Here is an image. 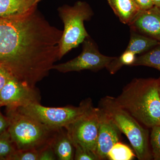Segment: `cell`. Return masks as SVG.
Listing matches in <instances>:
<instances>
[{"mask_svg": "<svg viewBox=\"0 0 160 160\" xmlns=\"http://www.w3.org/2000/svg\"><path fill=\"white\" fill-rule=\"evenodd\" d=\"M150 134V145L152 158L160 160V126L152 128Z\"/></svg>", "mask_w": 160, "mask_h": 160, "instance_id": "d6986e66", "label": "cell"}, {"mask_svg": "<svg viewBox=\"0 0 160 160\" xmlns=\"http://www.w3.org/2000/svg\"><path fill=\"white\" fill-rule=\"evenodd\" d=\"M9 121L8 117H5L0 112V135L8 131Z\"/></svg>", "mask_w": 160, "mask_h": 160, "instance_id": "d4e9b609", "label": "cell"}, {"mask_svg": "<svg viewBox=\"0 0 160 160\" xmlns=\"http://www.w3.org/2000/svg\"><path fill=\"white\" fill-rule=\"evenodd\" d=\"M159 93L160 98V77L159 78Z\"/></svg>", "mask_w": 160, "mask_h": 160, "instance_id": "4316f807", "label": "cell"}, {"mask_svg": "<svg viewBox=\"0 0 160 160\" xmlns=\"http://www.w3.org/2000/svg\"><path fill=\"white\" fill-rule=\"evenodd\" d=\"M98 108L104 111L128 139L139 160L152 159L149 146V131L119 106L114 97L102 98Z\"/></svg>", "mask_w": 160, "mask_h": 160, "instance_id": "7a4b0ae2", "label": "cell"}, {"mask_svg": "<svg viewBox=\"0 0 160 160\" xmlns=\"http://www.w3.org/2000/svg\"><path fill=\"white\" fill-rule=\"evenodd\" d=\"M74 159L75 160H99L95 152L79 145H74Z\"/></svg>", "mask_w": 160, "mask_h": 160, "instance_id": "44dd1931", "label": "cell"}, {"mask_svg": "<svg viewBox=\"0 0 160 160\" xmlns=\"http://www.w3.org/2000/svg\"><path fill=\"white\" fill-rule=\"evenodd\" d=\"M11 76H12L6 67L0 63V92Z\"/></svg>", "mask_w": 160, "mask_h": 160, "instance_id": "603a6c76", "label": "cell"}, {"mask_svg": "<svg viewBox=\"0 0 160 160\" xmlns=\"http://www.w3.org/2000/svg\"><path fill=\"white\" fill-rule=\"evenodd\" d=\"M134 157V152L129 146L120 142L112 146L107 155L110 160H131Z\"/></svg>", "mask_w": 160, "mask_h": 160, "instance_id": "e0dca14e", "label": "cell"}, {"mask_svg": "<svg viewBox=\"0 0 160 160\" xmlns=\"http://www.w3.org/2000/svg\"><path fill=\"white\" fill-rule=\"evenodd\" d=\"M37 5L36 0H0V18L25 14Z\"/></svg>", "mask_w": 160, "mask_h": 160, "instance_id": "4fadbf2b", "label": "cell"}, {"mask_svg": "<svg viewBox=\"0 0 160 160\" xmlns=\"http://www.w3.org/2000/svg\"><path fill=\"white\" fill-rule=\"evenodd\" d=\"M152 1L154 6H156L160 8V0H152Z\"/></svg>", "mask_w": 160, "mask_h": 160, "instance_id": "484cf974", "label": "cell"}, {"mask_svg": "<svg viewBox=\"0 0 160 160\" xmlns=\"http://www.w3.org/2000/svg\"><path fill=\"white\" fill-rule=\"evenodd\" d=\"M160 44L158 41L131 30L130 40L126 49L136 55L149 51Z\"/></svg>", "mask_w": 160, "mask_h": 160, "instance_id": "5bb4252c", "label": "cell"}, {"mask_svg": "<svg viewBox=\"0 0 160 160\" xmlns=\"http://www.w3.org/2000/svg\"><path fill=\"white\" fill-rule=\"evenodd\" d=\"M41 1V0H36V4H38V3Z\"/></svg>", "mask_w": 160, "mask_h": 160, "instance_id": "83f0119b", "label": "cell"}, {"mask_svg": "<svg viewBox=\"0 0 160 160\" xmlns=\"http://www.w3.org/2000/svg\"><path fill=\"white\" fill-rule=\"evenodd\" d=\"M129 26L131 30L160 43V8L154 6L147 10H141Z\"/></svg>", "mask_w": 160, "mask_h": 160, "instance_id": "30bf717a", "label": "cell"}, {"mask_svg": "<svg viewBox=\"0 0 160 160\" xmlns=\"http://www.w3.org/2000/svg\"><path fill=\"white\" fill-rule=\"evenodd\" d=\"M17 149L8 131L0 135V160H9Z\"/></svg>", "mask_w": 160, "mask_h": 160, "instance_id": "ac0fdd59", "label": "cell"}, {"mask_svg": "<svg viewBox=\"0 0 160 160\" xmlns=\"http://www.w3.org/2000/svg\"><path fill=\"white\" fill-rule=\"evenodd\" d=\"M99 127V109L92 105L65 129L73 146L80 145L96 153Z\"/></svg>", "mask_w": 160, "mask_h": 160, "instance_id": "52a82bcc", "label": "cell"}, {"mask_svg": "<svg viewBox=\"0 0 160 160\" xmlns=\"http://www.w3.org/2000/svg\"><path fill=\"white\" fill-rule=\"evenodd\" d=\"M8 131L19 150L42 149L51 142L58 130L50 129L34 118L17 110H8Z\"/></svg>", "mask_w": 160, "mask_h": 160, "instance_id": "3957f363", "label": "cell"}, {"mask_svg": "<svg viewBox=\"0 0 160 160\" xmlns=\"http://www.w3.org/2000/svg\"><path fill=\"white\" fill-rule=\"evenodd\" d=\"M51 144L57 159H74V146L65 128H62L56 132Z\"/></svg>", "mask_w": 160, "mask_h": 160, "instance_id": "8fae6325", "label": "cell"}, {"mask_svg": "<svg viewBox=\"0 0 160 160\" xmlns=\"http://www.w3.org/2000/svg\"><path fill=\"white\" fill-rule=\"evenodd\" d=\"M141 10H146L154 6L152 0H134Z\"/></svg>", "mask_w": 160, "mask_h": 160, "instance_id": "cb8c5ba5", "label": "cell"}, {"mask_svg": "<svg viewBox=\"0 0 160 160\" xmlns=\"http://www.w3.org/2000/svg\"><path fill=\"white\" fill-rule=\"evenodd\" d=\"M159 79L135 78L123 88L116 101L147 128L160 126Z\"/></svg>", "mask_w": 160, "mask_h": 160, "instance_id": "6da1fadb", "label": "cell"}, {"mask_svg": "<svg viewBox=\"0 0 160 160\" xmlns=\"http://www.w3.org/2000/svg\"><path fill=\"white\" fill-rule=\"evenodd\" d=\"M82 44V51L77 57L65 63L54 65L52 69L63 73L84 70L97 72L106 68L115 58L101 53L97 45L90 37L86 38Z\"/></svg>", "mask_w": 160, "mask_h": 160, "instance_id": "8992f818", "label": "cell"}, {"mask_svg": "<svg viewBox=\"0 0 160 160\" xmlns=\"http://www.w3.org/2000/svg\"><path fill=\"white\" fill-rule=\"evenodd\" d=\"M135 53L125 50L118 57H115L106 67L110 74L116 73L123 66H132L135 61L137 57Z\"/></svg>", "mask_w": 160, "mask_h": 160, "instance_id": "2e32d148", "label": "cell"}, {"mask_svg": "<svg viewBox=\"0 0 160 160\" xmlns=\"http://www.w3.org/2000/svg\"><path fill=\"white\" fill-rule=\"evenodd\" d=\"M41 96L36 87L11 76L0 92V107L14 110L34 103H40Z\"/></svg>", "mask_w": 160, "mask_h": 160, "instance_id": "ba28073f", "label": "cell"}, {"mask_svg": "<svg viewBox=\"0 0 160 160\" xmlns=\"http://www.w3.org/2000/svg\"><path fill=\"white\" fill-rule=\"evenodd\" d=\"M51 142L39 150L38 160H55L57 159L54 150L51 146Z\"/></svg>", "mask_w": 160, "mask_h": 160, "instance_id": "7402d4cb", "label": "cell"}, {"mask_svg": "<svg viewBox=\"0 0 160 160\" xmlns=\"http://www.w3.org/2000/svg\"><path fill=\"white\" fill-rule=\"evenodd\" d=\"M92 106V101L87 98L78 107H48L40 103H34L16 109L20 112L37 120L50 129L58 130L66 128Z\"/></svg>", "mask_w": 160, "mask_h": 160, "instance_id": "5b68a950", "label": "cell"}, {"mask_svg": "<svg viewBox=\"0 0 160 160\" xmlns=\"http://www.w3.org/2000/svg\"><path fill=\"white\" fill-rule=\"evenodd\" d=\"M132 66H147L160 72V44L137 57Z\"/></svg>", "mask_w": 160, "mask_h": 160, "instance_id": "9a60e30c", "label": "cell"}, {"mask_svg": "<svg viewBox=\"0 0 160 160\" xmlns=\"http://www.w3.org/2000/svg\"><path fill=\"white\" fill-rule=\"evenodd\" d=\"M99 109V127L96 153L99 160H105L107 158L108 152L112 146L119 142L121 132L108 116Z\"/></svg>", "mask_w": 160, "mask_h": 160, "instance_id": "9c48e42d", "label": "cell"}, {"mask_svg": "<svg viewBox=\"0 0 160 160\" xmlns=\"http://www.w3.org/2000/svg\"><path fill=\"white\" fill-rule=\"evenodd\" d=\"M58 11L64 27L59 44L60 60L89 37L84 22L90 20L93 12L89 4L83 1H78L72 6L64 5Z\"/></svg>", "mask_w": 160, "mask_h": 160, "instance_id": "277c9868", "label": "cell"}, {"mask_svg": "<svg viewBox=\"0 0 160 160\" xmlns=\"http://www.w3.org/2000/svg\"><path fill=\"white\" fill-rule=\"evenodd\" d=\"M120 22L129 26L141 10L134 0H106Z\"/></svg>", "mask_w": 160, "mask_h": 160, "instance_id": "7c38bea8", "label": "cell"}, {"mask_svg": "<svg viewBox=\"0 0 160 160\" xmlns=\"http://www.w3.org/2000/svg\"><path fill=\"white\" fill-rule=\"evenodd\" d=\"M39 150L36 149H17L9 160H38Z\"/></svg>", "mask_w": 160, "mask_h": 160, "instance_id": "ffe728a7", "label": "cell"}]
</instances>
